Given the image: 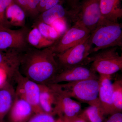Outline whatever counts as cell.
<instances>
[{
    "mask_svg": "<svg viewBox=\"0 0 122 122\" xmlns=\"http://www.w3.org/2000/svg\"><path fill=\"white\" fill-rule=\"evenodd\" d=\"M99 76L91 68L80 65L63 70L58 73L49 83L73 82L88 79H99Z\"/></svg>",
    "mask_w": 122,
    "mask_h": 122,
    "instance_id": "8fae6325",
    "label": "cell"
},
{
    "mask_svg": "<svg viewBox=\"0 0 122 122\" xmlns=\"http://www.w3.org/2000/svg\"><path fill=\"white\" fill-rule=\"evenodd\" d=\"M40 93L39 102L43 112L51 115H55V98L52 90L46 84H39Z\"/></svg>",
    "mask_w": 122,
    "mask_h": 122,
    "instance_id": "ffe728a7",
    "label": "cell"
},
{
    "mask_svg": "<svg viewBox=\"0 0 122 122\" xmlns=\"http://www.w3.org/2000/svg\"><path fill=\"white\" fill-rule=\"evenodd\" d=\"M16 97L15 89L8 81L0 86V122H5Z\"/></svg>",
    "mask_w": 122,
    "mask_h": 122,
    "instance_id": "9a60e30c",
    "label": "cell"
},
{
    "mask_svg": "<svg viewBox=\"0 0 122 122\" xmlns=\"http://www.w3.org/2000/svg\"><path fill=\"white\" fill-rule=\"evenodd\" d=\"M99 0H82L76 8L71 9L70 20L74 24L84 26L91 33L102 18Z\"/></svg>",
    "mask_w": 122,
    "mask_h": 122,
    "instance_id": "5b68a950",
    "label": "cell"
},
{
    "mask_svg": "<svg viewBox=\"0 0 122 122\" xmlns=\"http://www.w3.org/2000/svg\"><path fill=\"white\" fill-rule=\"evenodd\" d=\"M0 50V68L6 73L7 77L12 78L19 70L20 51L10 49L3 52Z\"/></svg>",
    "mask_w": 122,
    "mask_h": 122,
    "instance_id": "5bb4252c",
    "label": "cell"
},
{
    "mask_svg": "<svg viewBox=\"0 0 122 122\" xmlns=\"http://www.w3.org/2000/svg\"><path fill=\"white\" fill-rule=\"evenodd\" d=\"M98 98L105 115L116 113L112 100L111 75H99Z\"/></svg>",
    "mask_w": 122,
    "mask_h": 122,
    "instance_id": "7c38bea8",
    "label": "cell"
},
{
    "mask_svg": "<svg viewBox=\"0 0 122 122\" xmlns=\"http://www.w3.org/2000/svg\"><path fill=\"white\" fill-rule=\"evenodd\" d=\"M12 78L16 83L15 89L16 96L29 103L32 107L34 114L44 112L39 105L40 85L22 75L19 70L14 74Z\"/></svg>",
    "mask_w": 122,
    "mask_h": 122,
    "instance_id": "52a82bcc",
    "label": "cell"
},
{
    "mask_svg": "<svg viewBox=\"0 0 122 122\" xmlns=\"http://www.w3.org/2000/svg\"><path fill=\"white\" fill-rule=\"evenodd\" d=\"M34 114L32 107L29 103L16 96L8 114V122H27Z\"/></svg>",
    "mask_w": 122,
    "mask_h": 122,
    "instance_id": "4fadbf2b",
    "label": "cell"
},
{
    "mask_svg": "<svg viewBox=\"0 0 122 122\" xmlns=\"http://www.w3.org/2000/svg\"><path fill=\"white\" fill-rule=\"evenodd\" d=\"M104 122H122V112H116L111 115Z\"/></svg>",
    "mask_w": 122,
    "mask_h": 122,
    "instance_id": "83f0119b",
    "label": "cell"
},
{
    "mask_svg": "<svg viewBox=\"0 0 122 122\" xmlns=\"http://www.w3.org/2000/svg\"><path fill=\"white\" fill-rule=\"evenodd\" d=\"M89 38L92 53L114 47H122V28L121 24L102 18L96 28L91 33Z\"/></svg>",
    "mask_w": 122,
    "mask_h": 122,
    "instance_id": "7a4b0ae2",
    "label": "cell"
},
{
    "mask_svg": "<svg viewBox=\"0 0 122 122\" xmlns=\"http://www.w3.org/2000/svg\"><path fill=\"white\" fill-rule=\"evenodd\" d=\"M26 49L20 52V73L38 84L49 83L58 73L59 69L51 47Z\"/></svg>",
    "mask_w": 122,
    "mask_h": 122,
    "instance_id": "6da1fadb",
    "label": "cell"
},
{
    "mask_svg": "<svg viewBox=\"0 0 122 122\" xmlns=\"http://www.w3.org/2000/svg\"><path fill=\"white\" fill-rule=\"evenodd\" d=\"M34 25L37 27L42 35L47 39L55 41L61 36L50 25L38 21Z\"/></svg>",
    "mask_w": 122,
    "mask_h": 122,
    "instance_id": "603a6c76",
    "label": "cell"
},
{
    "mask_svg": "<svg viewBox=\"0 0 122 122\" xmlns=\"http://www.w3.org/2000/svg\"><path fill=\"white\" fill-rule=\"evenodd\" d=\"M118 47L99 51L90 57L91 68L99 75H112L122 70V57L117 51Z\"/></svg>",
    "mask_w": 122,
    "mask_h": 122,
    "instance_id": "277c9868",
    "label": "cell"
},
{
    "mask_svg": "<svg viewBox=\"0 0 122 122\" xmlns=\"http://www.w3.org/2000/svg\"><path fill=\"white\" fill-rule=\"evenodd\" d=\"M27 41L34 48L39 49L50 47L55 42L44 37L35 25L27 34Z\"/></svg>",
    "mask_w": 122,
    "mask_h": 122,
    "instance_id": "44dd1931",
    "label": "cell"
},
{
    "mask_svg": "<svg viewBox=\"0 0 122 122\" xmlns=\"http://www.w3.org/2000/svg\"><path fill=\"white\" fill-rule=\"evenodd\" d=\"M70 97L89 104L98 98V79H88L65 84L49 83Z\"/></svg>",
    "mask_w": 122,
    "mask_h": 122,
    "instance_id": "3957f363",
    "label": "cell"
},
{
    "mask_svg": "<svg viewBox=\"0 0 122 122\" xmlns=\"http://www.w3.org/2000/svg\"><path fill=\"white\" fill-rule=\"evenodd\" d=\"M48 0H40L39 7L40 14L41 13L44 11V8L45 7Z\"/></svg>",
    "mask_w": 122,
    "mask_h": 122,
    "instance_id": "d6a6232c",
    "label": "cell"
},
{
    "mask_svg": "<svg viewBox=\"0 0 122 122\" xmlns=\"http://www.w3.org/2000/svg\"><path fill=\"white\" fill-rule=\"evenodd\" d=\"M90 34V31L84 26L74 24L51 47L55 55L61 53L83 41Z\"/></svg>",
    "mask_w": 122,
    "mask_h": 122,
    "instance_id": "ba28073f",
    "label": "cell"
},
{
    "mask_svg": "<svg viewBox=\"0 0 122 122\" xmlns=\"http://www.w3.org/2000/svg\"><path fill=\"white\" fill-rule=\"evenodd\" d=\"M27 122H62L60 118L55 119L53 116L45 112L35 114Z\"/></svg>",
    "mask_w": 122,
    "mask_h": 122,
    "instance_id": "cb8c5ba5",
    "label": "cell"
},
{
    "mask_svg": "<svg viewBox=\"0 0 122 122\" xmlns=\"http://www.w3.org/2000/svg\"><path fill=\"white\" fill-rule=\"evenodd\" d=\"M82 0H64L67 2L69 6L71 8V9H74L77 7L79 3Z\"/></svg>",
    "mask_w": 122,
    "mask_h": 122,
    "instance_id": "f546056e",
    "label": "cell"
},
{
    "mask_svg": "<svg viewBox=\"0 0 122 122\" xmlns=\"http://www.w3.org/2000/svg\"><path fill=\"white\" fill-rule=\"evenodd\" d=\"M26 13L20 7L13 1L7 8L5 17L7 27H25Z\"/></svg>",
    "mask_w": 122,
    "mask_h": 122,
    "instance_id": "e0dca14e",
    "label": "cell"
},
{
    "mask_svg": "<svg viewBox=\"0 0 122 122\" xmlns=\"http://www.w3.org/2000/svg\"><path fill=\"white\" fill-rule=\"evenodd\" d=\"M88 105L89 106L82 110L79 117L86 122H104L106 116L98 98Z\"/></svg>",
    "mask_w": 122,
    "mask_h": 122,
    "instance_id": "ac0fdd59",
    "label": "cell"
},
{
    "mask_svg": "<svg viewBox=\"0 0 122 122\" xmlns=\"http://www.w3.org/2000/svg\"><path fill=\"white\" fill-rule=\"evenodd\" d=\"M13 0H0V26L7 27L5 20L6 9Z\"/></svg>",
    "mask_w": 122,
    "mask_h": 122,
    "instance_id": "4316f807",
    "label": "cell"
},
{
    "mask_svg": "<svg viewBox=\"0 0 122 122\" xmlns=\"http://www.w3.org/2000/svg\"><path fill=\"white\" fill-rule=\"evenodd\" d=\"M64 2V0H48L43 12L52 8L57 5H63Z\"/></svg>",
    "mask_w": 122,
    "mask_h": 122,
    "instance_id": "f1b7e54d",
    "label": "cell"
},
{
    "mask_svg": "<svg viewBox=\"0 0 122 122\" xmlns=\"http://www.w3.org/2000/svg\"><path fill=\"white\" fill-rule=\"evenodd\" d=\"M55 98V112L61 120L71 119L77 117L82 111L81 103L61 93L49 84Z\"/></svg>",
    "mask_w": 122,
    "mask_h": 122,
    "instance_id": "9c48e42d",
    "label": "cell"
},
{
    "mask_svg": "<svg viewBox=\"0 0 122 122\" xmlns=\"http://www.w3.org/2000/svg\"><path fill=\"white\" fill-rule=\"evenodd\" d=\"M63 122H86L85 120L78 116L76 117L71 119L64 120Z\"/></svg>",
    "mask_w": 122,
    "mask_h": 122,
    "instance_id": "836d02e7",
    "label": "cell"
},
{
    "mask_svg": "<svg viewBox=\"0 0 122 122\" xmlns=\"http://www.w3.org/2000/svg\"><path fill=\"white\" fill-rule=\"evenodd\" d=\"M62 122H63V121H62Z\"/></svg>",
    "mask_w": 122,
    "mask_h": 122,
    "instance_id": "e575fe53",
    "label": "cell"
},
{
    "mask_svg": "<svg viewBox=\"0 0 122 122\" xmlns=\"http://www.w3.org/2000/svg\"><path fill=\"white\" fill-rule=\"evenodd\" d=\"M40 0H27V14L33 17L39 15Z\"/></svg>",
    "mask_w": 122,
    "mask_h": 122,
    "instance_id": "d4e9b609",
    "label": "cell"
},
{
    "mask_svg": "<svg viewBox=\"0 0 122 122\" xmlns=\"http://www.w3.org/2000/svg\"><path fill=\"white\" fill-rule=\"evenodd\" d=\"M15 3L21 7L27 14V0H13Z\"/></svg>",
    "mask_w": 122,
    "mask_h": 122,
    "instance_id": "4dcf8cb0",
    "label": "cell"
},
{
    "mask_svg": "<svg viewBox=\"0 0 122 122\" xmlns=\"http://www.w3.org/2000/svg\"><path fill=\"white\" fill-rule=\"evenodd\" d=\"M72 10H67L63 5L58 4L40 14L37 17L39 21L51 25L57 19L68 18L70 19Z\"/></svg>",
    "mask_w": 122,
    "mask_h": 122,
    "instance_id": "d6986e66",
    "label": "cell"
},
{
    "mask_svg": "<svg viewBox=\"0 0 122 122\" xmlns=\"http://www.w3.org/2000/svg\"><path fill=\"white\" fill-rule=\"evenodd\" d=\"M89 37L63 53L56 55L63 70L90 63L89 56L92 53L93 45Z\"/></svg>",
    "mask_w": 122,
    "mask_h": 122,
    "instance_id": "8992f818",
    "label": "cell"
},
{
    "mask_svg": "<svg viewBox=\"0 0 122 122\" xmlns=\"http://www.w3.org/2000/svg\"><path fill=\"white\" fill-rule=\"evenodd\" d=\"M28 34L27 29L24 27L12 30L0 26V50H23L26 48Z\"/></svg>",
    "mask_w": 122,
    "mask_h": 122,
    "instance_id": "30bf717a",
    "label": "cell"
},
{
    "mask_svg": "<svg viewBox=\"0 0 122 122\" xmlns=\"http://www.w3.org/2000/svg\"><path fill=\"white\" fill-rule=\"evenodd\" d=\"M7 77L6 73L2 69L0 68V86H2L7 81Z\"/></svg>",
    "mask_w": 122,
    "mask_h": 122,
    "instance_id": "1f68e13d",
    "label": "cell"
},
{
    "mask_svg": "<svg viewBox=\"0 0 122 122\" xmlns=\"http://www.w3.org/2000/svg\"><path fill=\"white\" fill-rule=\"evenodd\" d=\"M66 18H59L55 20L50 25L62 36L68 30Z\"/></svg>",
    "mask_w": 122,
    "mask_h": 122,
    "instance_id": "484cf974",
    "label": "cell"
},
{
    "mask_svg": "<svg viewBox=\"0 0 122 122\" xmlns=\"http://www.w3.org/2000/svg\"><path fill=\"white\" fill-rule=\"evenodd\" d=\"M122 0H100L99 5L102 17L113 22H117L122 17Z\"/></svg>",
    "mask_w": 122,
    "mask_h": 122,
    "instance_id": "2e32d148",
    "label": "cell"
},
{
    "mask_svg": "<svg viewBox=\"0 0 122 122\" xmlns=\"http://www.w3.org/2000/svg\"><path fill=\"white\" fill-rule=\"evenodd\" d=\"M112 100L116 112L122 111V79L118 78L112 83Z\"/></svg>",
    "mask_w": 122,
    "mask_h": 122,
    "instance_id": "7402d4cb",
    "label": "cell"
}]
</instances>
